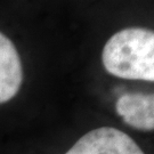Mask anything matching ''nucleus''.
<instances>
[{
    "instance_id": "f257e3e1",
    "label": "nucleus",
    "mask_w": 154,
    "mask_h": 154,
    "mask_svg": "<svg viewBox=\"0 0 154 154\" xmlns=\"http://www.w3.org/2000/svg\"><path fill=\"white\" fill-rule=\"evenodd\" d=\"M104 69L114 77L154 81V33L128 28L113 34L102 54Z\"/></svg>"
},
{
    "instance_id": "f03ea898",
    "label": "nucleus",
    "mask_w": 154,
    "mask_h": 154,
    "mask_svg": "<svg viewBox=\"0 0 154 154\" xmlns=\"http://www.w3.org/2000/svg\"><path fill=\"white\" fill-rule=\"evenodd\" d=\"M65 154H144L127 134L111 127L87 132Z\"/></svg>"
},
{
    "instance_id": "20e7f679",
    "label": "nucleus",
    "mask_w": 154,
    "mask_h": 154,
    "mask_svg": "<svg viewBox=\"0 0 154 154\" xmlns=\"http://www.w3.org/2000/svg\"><path fill=\"white\" fill-rule=\"evenodd\" d=\"M116 111L132 128L145 131L153 130L154 97L152 94H123L116 100Z\"/></svg>"
},
{
    "instance_id": "7ed1b4c3",
    "label": "nucleus",
    "mask_w": 154,
    "mask_h": 154,
    "mask_svg": "<svg viewBox=\"0 0 154 154\" xmlns=\"http://www.w3.org/2000/svg\"><path fill=\"white\" fill-rule=\"evenodd\" d=\"M23 69L13 41L0 32V104L11 100L21 88Z\"/></svg>"
}]
</instances>
